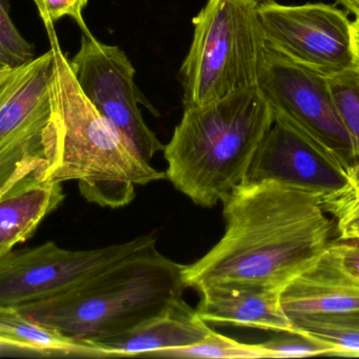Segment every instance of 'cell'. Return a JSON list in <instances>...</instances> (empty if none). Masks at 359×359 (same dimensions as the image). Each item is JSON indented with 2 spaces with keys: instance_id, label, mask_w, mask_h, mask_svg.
I'll use <instances>...</instances> for the list:
<instances>
[{
  "instance_id": "cell-25",
  "label": "cell",
  "mask_w": 359,
  "mask_h": 359,
  "mask_svg": "<svg viewBox=\"0 0 359 359\" xmlns=\"http://www.w3.org/2000/svg\"><path fill=\"white\" fill-rule=\"evenodd\" d=\"M352 48H353L355 63L359 67V16L352 21Z\"/></svg>"
},
{
  "instance_id": "cell-26",
  "label": "cell",
  "mask_w": 359,
  "mask_h": 359,
  "mask_svg": "<svg viewBox=\"0 0 359 359\" xmlns=\"http://www.w3.org/2000/svg\"><path fill=\"white\" fill-rule=\"evenodd\" d=\"M343 4L348 11L353 13L355 16H359V0H337Z\"/></svg>"
},
{
  "instance_id": "cell-22",
  "label": "cell",
  "mask_w": 359,
  "mask_h": 359,
  "mask_svg": "<svg viewBox=\"0 0 359 359\" xmlns=\"http://www.w3.org/2000/svg\"><path fill=\"white\" fill-rule=\"evenodd\" d=\"M0 58L11 67L35 58V46L21 35L11 18L10 0H0Z\"/></svg>"
},
{
  "instance_id": "cell-19",
  "label": "cell",
  "mask_w": 359,
  "mask_h": 359,
  "mask_svg": "<svg viewBox=\"0 0 359 359\" xmlns=\"http://www.w3.org/2000/svg\"><path fill=\"white\" fill-rule=\"evenodd\" d=\"M149 356L161 358H268L267 352L261 344L249 345L241 343L236 339L219 334L215 330L209 333L200 343L187 347L155 352Z\"/></svg>"
},
{
  "instance_id": "cell-23",
  "label": "cell",
  "mask_w": 359,
  "mask_h": 359,
  "mask_svg": "<svg viewBox=\"0 0 359 359\" xmlns=\"http://www.w3.org/2000/svg\"><path fill=\"white\" fill-rule=\"evenodd\" d=\"M44 25H54L65 16L76 21L82 33L90 32L83 19L84 8L88 0H33Z\"/></svg>"
},
{
  "instance_id": "cell-4",
  "label": "cell",
  "mask_w": 359,
  "mask_h": 359,
  "mask_svg": "<svg viewBox=\"0 0 359 359\" xmlns=\"http://www.w3.org/2000/svg\"><path fill=\"white\" fill-rule=\"evenodd\" d=\"M183 270L155 242L55 296L16 309L65 337L93 344L132 330L182 299L187 289Z\"/></svg>"
},
{
  "instance_id": "cell-14",
  "label": "cell",
  "mask_w": 359,
  "mask_h": 359,
  "mask_svg": "<svg viewBox=\"0 0 359 359\" xmlns=\"http://www.w3.org/2000/svg\"><path fill=\"white\" fill-rule=\"evenodd\" d=\"M280 289H212L200 293L196 312L207 324L299 333L280 305Z\"/></svg>"
},
{
  "instance_id": "cell-13",
  "label": "cell",
  "mask_w": 359,
  "mask_h": 359,
  "mask_svg": "<svg viewBox=\"0 0 359 359\" xmlns=\"http://www.w3.org/2000/svg\"><path fill=\"white\" fill-rule=\"evenodd\" d=\"M212 331L196 309L179 299L132 330L99 339L93 345L100 348L107 358L149 356L155 352L200 343Z\"/></svg>"
},
{
  "instance_id": "cell-30",
  "label": "cell",
  "mask_w": 359,
  "mask_h": 359,
  "mask_svg": "<svg viewBox=\"0 0 359 359\" xmlns=\"http://www.w3.org/2000/svg\"><path fill=\"white\" fill-rule=\"evenodd\" d=\"M1 348H4V346L1 345V343H0V349H1Z\"/></svg>"
},
{
  "instance_id": "cell-15",
  "label": "cell",
  "mask_w": 359,
  "mask_h": 359,
  "mask_svg": "<svg viewBox=\"0 0 359 359\" xmlns=\"http://www.w3.org/2000/svg\"><path fill=\"white\" fill-rule=\"evenodd\" d=\"M58 181L33 174L0 196V250L10 252L35 233L65 200Z\"/></svg>"
},
{
  "instance_id": "cell-24",
  "label": "cell",
  "mask_w": 359,
  "mask_h": 359,
  "mask_svg": "<svg viewBox=\"0 0 359 359\" xmlns=\"http://www.w3.org/2000/svg\"><path fill=\"white\" fill-rule=\"evenodd\" d=\"M328 250L341 270L359 280V237L337 238L330 242Z\"/></svg>"
},
{
  "instance_id": "cell-17",
  "label": "cell",
  "mask_w": 359,
  "mask_h": 359,
  "mask_svg": "<svg viewBox=\"0 0 359 359\" xmlns=\"http://www.w3.org/2000/svg\"><path fill=\"white\" fill-rule=\"evenodd\" d=\"M331 95L352 145L350 185H359V67L326 75Z\"/></svg>"
},
{
  "instance_id": "cell-27",
  "label": "cell",
  "mask_w": 359,
  "mask_h": 359,
  "mask_svg": "<svg viewBox=\"0 0 359 359\" xmlns=\"http://www.w3.org/2000/svg\"><path fill=\"white\" fill-rule=\"evenodd\" d=\"M8 67H11L10 65H6V63H4L1 58H0V73H1V72L6 71V70L8 69Z\"/></svg>"
},
{
  "instance_id": "cell-11",
  "label": "cell",
  "mask_w": 359,
  "mask_h": 359,
  "mask_svg": "<svg viewBox=\"0 0 359 359\" xmlns=\"http://www.w3.org/2000/svg\"><path fill=\"white\" fill-rule=\"evenodd\" d=\"M264 181L320 192L324 196L350 185L349 176L339 162L278 116H274L271 128L259 143L243 183Z\"/></svg>"
},
{
  "instance_id": "cell-10",
  "label": "cell",
  "mask_w": 359,
  "mask_h": 359,
  "mask_svg": "<svg viewBox=\"0 0 359 359\" xmlns=\"http://www.w3.org/2000/svg\"><path fill=\"white\" fill-rule=\"evenodd\" d=\"M266 39L289 58L324 75L355 67L352 21L332 4H257Z\"/></svg>"
},
{
  "instance_id": "cell-8",
  "label": "cell",
  "mask_w": 359,
  "mask_h": 359,
  "mask_svg": "<svg viewBox=\"0 0 359 359\" xmlns=\"http://www.w3.org/2000/svg\"><path fill=\"white\" fill-rule=\"evenodd\" d=\"M157 242L155 234L93 250L72 251L48 242L0 257V307L19 308L55 296Z\"/></svg>"
},
{
  "instance_id": "cell-7",
  "label": "cell",
  "mask_w": 359,
  "mask_h": 359,
  "mask_svg": "<svg viewBox=\"0 0 359 359\" xmlns=\"http://www.w3.org/2000/svg\"><path fill=\"white\" fill-rule=\"evenodd\" d=\"M257 86L274 116L284 118L307 135L349 176L353 164L351 141L335 107L326 75L289 58L267 41Z\"/></svg>"
},
{
  "instance_id": "cell-5",
  "label": "cell",
  "mask_w": 359,
  "mask_h": 359,
  "mask_svg": "<svg viewBox=\"0 0 359 359\" xmlns=\"http://www.w3.org/2000/svg\"><path fill=\"white\" fill-rule=\"evenodd\" d=\"M194 25L191 46L180 71L184 107L257 84L267 39L257 4L207 0Z\"/></svg>"
},
{
  "instance_id": "cell-6",
  "label": "cell",
  "mask_w": 359,
  "mask_h": 359,
  "mask_svg": "<svg viewBox=\"0 0 359 359\" xmlns=\"http://www.w3.org/2000/svg\"><path fill=\"white\" fill-rule=\"evenodd\" d=\"M52 48L0 73V196L55 159Z\"/></svg>"
},
{
  "instance_id": "cell-18",
  "label": "cell",
  "mask_w": 359,
  "mask_h": 359,
  "mask_svg": "<svg viewBox=\"0 0 359 359\" xmlns=\"http://www.w3.org/2000/svg\"><path fill=\"white\" fill-rule=\"evenodd\" d=\"M297 332L334 346L337 355L359 358V310L344 314L313 315L292 320Z\"/></svg>"
},
{
  "instance_id": "cell-21",
  "label": "cell",
  "mask_w": 359,
  "mask_h": 359,
  "mask_svg": "<svg viewBox=\"0 0 359 359\" xmlns=\"http://www.w3.org/2000/svg\"><path fill=\"white\" fill-rule=\"evenodd\" d=\"M324 210L335 221L339 238L359 237V185L323 196Z\"/></svg>"
},
{
  "instance_id": "cell-16",
  "label": "cell",
  "mask_w": 359,
  "mask_h": 359,
  "mask_svg": "<svg viewBox=\"0 0 359 359\" xmlns=\"http://www.w3.org/2000/svg\"><path fill=\"white\" fill-rule=\"evenodd\" d=\"M0 343L4 347L42 355L107 358L97 346L76 341L38 324L16 308L0 307Z\"/></svg>"
},
{
  "instance_id": "cell-9",
  "label": "cell",
  "mask_w": 359,
  "mask_h": 359,
  "mask_svg": "<svg viewBox=\"0 0 359 359\" xmlns=\"http://www.w3.org/2000/svg\"><path fill=\"white\" fill-rule=\"evenodd\" d=\"M69 61L86 98L145 160L163 151L165 145L149 128L139 107L147 103L135 84L136 70L119 46L99 41L90 32L82 33L79 51Z\"/></svg>"
},
{
  "instance_id": "cell-12",
  "label": "cell",
  "mask_w": 359,
  "mask_h": 359,
  "mask_svg": "<svg viewBox=\"0 0 359 359\" xmlns=\"http://www.w3.org/2000/svg\"><path fill=\"white\" fill-rule=\"evenodd\" d=\"M280 305L290 322L313 315L359 310V280L337 265L328 249L280 293Z\"/></svg>"
},
{
  "instance_id": "cell-1",
  "label": "cell",
  "mask_w": 359,
  "mask_h": 359,
  "mask_svg": "<svg viewBox=\"0 0 359 359\" xmlns=\"http://www.w3.org/2000/svg\"><path fill=\"white\" fill-rule=\"evenodd\" d=\"M323 194L274 181L242 183L223 200L225 233L191 265L187 288L280 289L328 249L334 223Z\"/></svg>"
},
{
  "instance_id": "cell-29",
  "label": "cell",
  "mask_w": 359,
  "mask_h": 359,
  "mask_svg": "<svg viewBox=\"0 0 359 359\" xmlns=\"http://www.w3.org/2000/svg\"><path fill=\"white\" fill-rule=\"evenodd\" d=\"M4 254H6V252H4V251L0 250V257L4 256Z\"/></svg>"
},
{
  "instance_id": "cell-3",
  "label": "cell",
  "mask_w": 359,
  "mask_h": 359,
  "mask_svg": "<svg viewBox=\"0 0 359 359\" xmlns=\"http://www.w3.org/2000/svg\"><path fill=\"white\" fill-rule=\"evenodd\" d=\"M273 122L271 107L257 84L184 107L164 147L166 177L198 206H217L242 185Z\"/></svg>"
},
{
  "instance_id": "cell-2",
  "label": "cell",
  "mask_w": 359,
  "mask_h": 359,
  "mask_svg": "<svg viewBox=\"0 0 359 359\" xmlns=\"http://www.w3.org/2000/svg\"><path fill=\"white\" fill-rule=\"evenodd\" d=\"M54 53L53 126L55 159L48 179L77 181L88 202L103 208L128 206L135 187L168 178L86 98L61 48L54 25H46Z\"/></svg>"
},
{
  "instance_id": "cell-28",
  "label": "cell",
  "mask_w": 359,
  "mask_h": 359,
  "mask_svg": "<svg viewBox=\"0 0 359 359\" xmlns=\"http://www.w3.org/2000/svg\"><path fill=\"white\" fill-rule=\"evenodd\" d=\"M245 1L253 2V4H261V2L266 1V0H245Z\"/></svg>"
},
{
  "instance_id": "cell-20",
  "label": "cell",
  "mask_w": 359,
  "mask_h": 359,
  "mask_svg": "<svg viewBox=\"0 0 359 359\" xmlns=\"http://www.w3.org/2000/svg\"><path fill=\"white\" fill-rule=\"evenodd\" d=\"M280 337L262 343L268 358H303L335 356L334 346L303 333H280Z\"/></svg>"
}]
</instances>
